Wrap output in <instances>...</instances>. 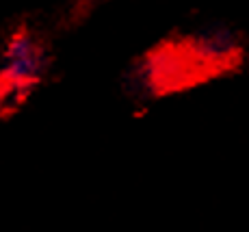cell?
<instances>
[{
  "label": "cell",
  "instance_id": "6da1fadb",
  "mask_svg": "<svg viewBox=\"0 0 249 232\" xmlns=\"http://www.w3.org/2000/svg\"><path fill=\"white\" fill-rule=\"evenodd\" d=\"M247 46L226 26L176 31L147 48L135 61L130 87L145 100L191 91L245 67Z\"/></svg>",
  "mask_w": 249,
  "mask_h": 232
},
{
  "label": "cell",
  "instance_id": "3957f363",
  "mask_svg": "<svg viewBox=\"0 0 249 232\" xmlns=\"http://www.w3.org/2000/svg\"><path fill=\"white\" fill-rule=\"evenodd\" d=\"M7 115H11V109H9L7 98H4L2 91H0V117H7Z\"/></svg>",
  "mask_w": 249,
  "mask_h": 232
},
{
  "label": "cell",
  "instance_id": "7a4b0ae2",
  "mask_svg": "<svg viewBox=\"0 0 249 232\" xmlns=\"http://www.w3.org/2000/svg\"><path fill=\"white\" fill-rule=\"evenodd\" d=\"M54 48L50 35L33 20H20L9 28L0 50V89L13 111L35 94L50 74Z\"/></svg>",
  "mask_w": 249,
  "mask_h": 232
}]
</instances>
